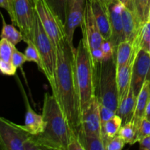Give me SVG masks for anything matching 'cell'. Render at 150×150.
<instances>
[{
    "label": "cell",
    "mask_w": 150,
    "mask_h": 150,
    "mask_svg": "<svg viewBox=\"0 0 150 150\" xmlns=\"http://www.w3.org/2000/svg\"><path fill=\"white\" fill-rule=\"evenodd\" d=\"M16 48V45L4 38L0 40V58L7 62H11L12 55Z\"/></svg>",
    "instance_id": "cell-29"
},
{
    "label": "cell",
    "mask_w": 150,
    "mask_h": 150,
    "mask_svg": "<svg viewBox=\"0 0 150 150\" xmlns=\"http://www.w3.org/2000/svg\"><path fill=\"white\" fill-rule=\"evenodd\" d=\"M101 50L103 54V59H108L114 56V48L111 41L108 40H103L100 46Z\"/></svg>",
    "instance_id": "cell-33"
},
{
    "label": "cell",
    "mask_w": 150,
    "mask_h": 150,
    "mask_svg": "<svg viewBox=\"0 0 150 150\" xmlns=\"http://www.w3.org/2000/svg\"><path fill=\"white\" fill-rule=\"evenodd\" d=\"M42 115L45 122L42 133L35 136L43 149L67 150L70 137L74 134L54 95L44 94ZM76 134V133H75Z\"/></svg>",
    "instance_id": "cell-2"
},
{
    "label": "cell",
    "mask_w": 150,
    "mask_h": 150,
    "mask_svg": "<svg viewBox=\"0 0 150 150\" xmlns=\"http://www.w3.org/2000/svg\"><path fill=\"white\" fill-rule=\"evenodd\" d=\"M123 5L127 7L128 10L134 13V7H133V0H119Z\"/></svg>",
    "instance_id": "cell-39"
},
{
    "label": "cell",
    "mask_w": 150,
    "mask_h": 150,
    "mask_svg": "<svg viewBox=\"0 0 150 150\" xmlns=\"http://www.w3.org/2000/svg\"><path fill=\"white\" fill-rule=\"evenodd\" d=\"M26 100V112L25 114V125L24 127L26 130L33 136H38L42 133L45 127V122L42 114H39L35 112L31 107L30 104L26 99V96L24 95Z\"/></svg>",
    "instance_id": "cell-17"
},
{
    "label": "cell",
    "mask_w": 150,
    "mask_h": 150,
    "mask_svg": "<svg viewBox=\"0 0 150 150\" xmlns=\"http://www.w3.org/2000/svg\"><path fill=\"white\" fill-rule=\"evenodd\" d=\"M26 59L29 62H34L38 64L40 70L42 72V63L41 60L40 56L39 51L38 48L35 46L33 42H29L27 43V47L25 49L24 52Z\"/></svg>",
    "instance_id": "cell-28"
},
{
    "label": "cell",
    "mask_w": 150,
    "mask_h": 150,
    "mask_svg": "<svg viewBox=\"0 0 150 150\" xmlns=\"http://www.w3.org/2000/svg\"><path fill=\"white\" fill-rule=\"evenodd\" d=\"M26 62H27V59H26L25 54L18 51L16 48H15L11 58V62L13 63V65L16 68H18V67H21Z\"/></svg>",
    "instance_id": "cell-34"
},
{
    "label": "cell",
    "mask_w": 150,
    "mask_h": 150,
    "mask_svg": "<svg viewBox=\"0 0 150 150\" xmlns=\"http://www.w3.org/2000/svg\"><path fill=\"white\" fill-rule=\"evenodd\" d=\"M1 18H2L3 26L0 38L7 40L14 45H17L21 41L23 40V35L21 31L17 30L15 27V25L6 23L2 16H1Z\"/></svg>",
    "instance_id": "cell-24"
},
{
    "label": "cell",
    "mask_w": 150,
    "mask_h": 150,
    "mask_svg": "<svg viewBox=\"0 0 150 150\" xmlns=\"http://www.w3.org/2000/svg\"><path fill=\"white\" fill-rule=\"evenodd\" d=\"M16 68L11 62H7L0 58V72L5 76H14L16 73Z\"/></svg>",
    "instance_id": "cell-32"
},
{
    "label": "cell",
    "mask_w": 150,
    "mask_h": 150,
    "mask_svg": "<svg viewBox=\"0 0 150 150\" xmlns=\"http://www.w3.org/2000/svg\"><path fill=\"white\" fill-rule=\"evenodd\" d=\"M138 133L139 127L134 120H132L122 125L118 134L122 138L125 144L133 145L138 142Z\"/></svg>",
    "instance_id": "cell-23"
},
{
    "label": "cell",
    "mask_w": 150,
    "mask_h": 150,
    "mask_svg": "<svg viewBox=\"0 0 150 150\" xmlns=\"http://www.w3.org/2000/svg\"><path fill=\"white\" fill-rule=\"evenodd\" d=\"M133 54V43L128 40L120 42L114 51V57L117 64V71L125 65L131 58Z\"/></svg>",
    "instance_id": "cell-21"
},
{
    "label": "cell",
    "mask_w": 150,
    "mask_h": 150,
    "mask_svg": "<svg viewBox=\"0 0 150 150\" xmlns=\"http://www.w3.org/2000/svg\"><path fill=\"white\" fill-rule=\"evenodd\" d=\"M0 150H43L24 125L0 117Z\"/></svg>",
    "instance_id": "cell-5"
},
{
    "label": "cell",
    "mask_w": 150,
    "mask_h": 150,
    "mask_svg": "<svg viewBox=\"0 0 150 150\" xmlns=\"http://www.w3.org/2000/svg\"><path fill=\"white\" fill-rule=\"evenodd\" d=\"M136 40L139 42L141 49L149 51L150 45V22L147 21L141 29L139 35L136 38Z\"/></svg>",
    "instance_id": "cell-26"
},
{
    "label": "cell",
    "mask_w": 150,
    "mask_h": 150,
    "mask_svg": "<svg viewBox=\"0 0 150 150\" xmlns=\"http://www.w3.org/2000/svg\"><path fill=\"white\" fill-rule=\"evenodd\" d=\"M98 1H101V2H103L106 4H111V3L115 1L116 0H98Z\"/></svg>",
    "instance_id": "cell-41"
},
{
    "label": "cell",
    "mask_w": 150,
    "mask_h": 150,
    "mask_svg": "<svg viewBox=\"0 0 150 150\" xmlns=\"http://www.w3.org/2000/svg\"><path fill=\"white\" fill-rule=\"evenodd\" d=\"M148 52H149V54L150 55V45H149V51H148Z\"/></svg>",
    "instance_id": "cell-43"
},
{
    "label": "cell",
    "mask_w": 150,
    "mask_h": 150,
    "mask_svg": "<svg viewBox=\"0 0 150 150\" xmlns=\"http://www.w3.org/2000/svg\"><path fill=\"white\" fill-rule=\"evenodd\" d=\"M134 13L142 25L148 21L150 9V0H133Z\"/></svg>",
    "instance_id": "cell-25"
},
{
    "label": "cell",
    "mask_w": 150,
    "mask_h": 150,
    "mask_svg": "<svg viewBox=\"0 0 150 150\" xmlns=\"http://www.w3.org/2000/svg\"><path fill=\"white\" fill-rule=\"evenodd\" d=\"M12 17L13 25L17 26L23 35L26 44L34 42L35 9L33 0H11Z\"/></svg>",
    "instance_id": "cell-7"
},
{
    "label": "cell",
    "mask_w": 150,
    "mask_h": 150,
    "mask_svg": "<svg viewBox=\"0 0 150 150\" xmlns=\"http://www.w3.org/2000/svg\"><path fill=\"white\" fill-rule=\"evenodd\" d=\"M35 12L57 53L62 42L66 39L64 23L50 8L45 0H33Z\"/></svg>",
    "instance_id": "cell-8"
},
{
    "label": "cell",
    "mask_w": 150,
    "mask_h": 150,
    "mask_svg": "<svg viewBox=\"0 0 150 150\" xmlns=\"http://www.w3.org/2000/svg\"><path fill=\"white\" fill-rule=\"evenodd\" d=\"M121 14L125 40L133 43L144 25L141 24L136 14L124 5L122 7Z\"/></svg>",
    "instance_id": "cell-16"
},
{
    "label": "cell",
    "mask_w": 150,
    "mask_h": 150,
    "mask_svg": "<svg viewBox=\"0 0 150 150\" xmlns=\"http://www.w3.org/2000/svg\"><path fill=\"white\" fill-rule=\"evenodd\" d=\"M150 101V81H146L144 83L136 99V110L133 120L139 127L141 121L145 116L146 106Z\"/></svg>",
    "instance_id": "cell-19"
},
{
    "label": "cell",
    "mask_w": 150,
    "mask_h": 150,
    "mask_svg": "<svg viewBox=\"0 0 150 150\" xmlns=\"http://www.w3.org/2000/svg\"><path fill=\"white\" fill-rule=\"evenodd\" d=\"M137 97L134 95L130 86L128 93L125 95L122 100L119 103L116 114L120 116L122 121V125L133 120L136 110Z\"/></svg>",
    "instance_id": "cell-18"
},
{
    "label": "cell",
    "mask_w": 150,
    "mask_h": 150,
    "mask_svg": "<svg viewBox=\"0 0 150 150\" xmlns=\"http://www.w3.org/2000/svg\"><path fill=\"white\" fill-rule=\"evenodd\" d=\"M139 149L142 150H150V135L143 138L139 142Z\"/></svg>",
    "instance_id": "cell-37"
},
{
    "label": "cell",
    "mask_w": 150,
    "mask_h": 150,
    "mask_svg": "<svg viewBox=\"0 0 150 150\" xmlns=\"http://www.w3.org/2000/svg\"><path fill=\"white\" fill-rule=\"evenodd\" d=\"M93 67L95 96L101 105H105L116 114L119 98L115 57L103 59Z\"/></svg>",
    "instance_id": "cell-3"
},
{
    "label": "cell",
    "mask_w": 150,
    "mask_h": 150,
    "mask_svg": "<svg viewBox=\"0 0 150 150\" xmlns=\"http://www.w3.org/2000/svg\"><path fill=\"white\" fill-rule=\"evenodd\" d=\"M67 150H84L77 134L74 133L71 136L67 146Z\"/></svg>",
    "instance_id": "cell-35"
},
{
    "label": "cell",
    "mask_w": 150,
    "mask_h": 150,
    "mask_svg": "<svg viewBox=\"0 0 150 150\" xmlns=\"http://www.w3.org/2000/svg\"><path fill=\"white\" fill-rule=\"evenodd\" d=\"M122 125V121L121 117L117 114H114L108 121L102 125L101 136L105 148L110 139L118 134Z\"/></svg>",
    "instance_id": "cell-20"
},
{
    "label": "cell",
    "mask_w": 150,
    "mask_h": 150,
    "mask_svg": "<svg viewBox=\"0 0 150 150\" xmlns=\"http://www.w3.org/2000/svg\"><path fill=\"white\" fill-rule=\"evenodd\" d=\"M100 105V117H101V124L103 125L106 121H108L111 117H112L114 115L115 112L111 111L108 108L105 107V105Z\"/></svg>",
    "instance_id": "cell-36"
},
{
    "label": "cell",
    "mask_w": 150,
    "mask_h": 150,
    "mask_svg": "<svg viewBox=\"0 0 150 150\" xmlns=\"http://www.w3.org/2000/svg\"><path fill=\"white\" fill-rule=\"evenodd\" d=\"M34 26V43L39 51L42 60V73L49 82L53 92L56 88L57 53L36 12Z\"/></svg>",
    "instance_id": "cell-6"
},
{
    "label": "cell",
    "mask_w": 150,
    "mask_h": 150,
    "mask_svg": "<svg viewBox=\"0 0 150 150\" xmlns=\"http://www.w3.org/2000/svg\"><path fill=\"white\" fill-rule=\"evenodd\" d=\"M122 5L123 4L119 0H116L114 2L108 4L111 28V36L110 41L114 46V51H116L120 42L125 40L121 14Z\"/></svg>",
    "instance_id": "cell-13"
},
{
    "label": "cell",
    "mask_w": 150,
    "mask_h": 150,
    "mask_svg": "<svg viewBox=\"0 0 150 150\" xmlns=\"http://www.w3.org/2000/svg\"><path fill=\"white\" fill-rule=\"evenodd\" d=\"M0 8H4L6 10L10 18L12 17L11 0H0Z\"/></svg>",
    "instance_id": "cell-38"
},
{
    "label": "cell",
    "mask_w": 150,
    "mask_h": 150,
    "mask_svg": "<svg viewBox=\"0 0 150 150\" xmlns=\"http://www.w3.org/2000/svg\"><path fill=\"white\" fill-rule=\"evenodd\" d=\"M141 50V49H140ZM140 50L133 47V54L128 62L117 71V89H118L119 103L122 100L125 95L128 93L131 83L132 71L134 64L135 59Z\"/></svg>",
    "instance_id": "cell-14"
},
{
    "label": "cell",
    "mask_w": 150,
    "mask_h": 150,
    "mask_svg": "<svg viewBox=\"0 0 150 150\" xmlns=\"http://www.w3.org/2000/svg\"><path fill=\"white\" fill-rule=\"evenodd\" d=\"M80 26L83 34L82 39L87 45L89 51L100 48L103 38L95 21L90 0L86 1L83 17Z\"/></svg>",
    "instance_id": "cell-9"
},
{
    "label": "cell",
    "mask_w": 150,
    "mask_h": 150,
    "mask_svg": "<svg viewBox=\"0 0 150 150\" xmlns=\"http://www.w3.org/2000/svg\"><path fill=\"white\" fill-rule=\"evenodd\" d=\"M74 57L82 113L95 96L94 67L89 49L82 38L75 48Z\"/></svg>",
    "instance_id": "cell-4"
},
{
    "label": "cell",
    "mask_w": 150,
    "mask_h": 150,
    "mask_svg": "<svg viewBox=\"0 0 150 150\" xmlns=\"http://www.w3.org/2000/svg\"><path fill=\"white\" fill-rule=\"evenodd\" d=\"M77 136L84 150H105L103 142L100 136L86 133L81 129L79 130Z\"/></svg>",
    "instance_id": "cell-22"
},
{
    "label": "cell",
    "mask_w": 150,
    "mask_h": 150,
    "mask_svg": "<svg viewBox=\"0 0 150 150\" xmlns=\"http://www.w3.org/2000/svg\"><path fill=\"white\" fill-rule=\"evenodd\" d=\"M80 129L85 133L95 134L102 138L100 105L96 96L94 97L89 105L82 111Z\"/></svg>",
    "instance_id": "cell-12"
},
{
    "label": "cell",
    "mask_w": 150,
    "mask_h": 150,
    "mask_svg": "<svg viewBox=\"0 0 150 150\" xmlns=\"http://www.w3.org/2000/svg\"><path fill=\"white\" fill-rule=\"evenodd\" d=\"M125 144V142H124L122 138L117 134V136L110 139L105 146V150H120L124 147Z\"/></svg>",
    "instance_id": "cell-30"
},
{
    "label": "cell",
    "mask_w": 150,
    "mask_h": 150,
    "mask_svg": "<svg viewBox=\"0 0 150 150\" xmlns=\"http://www.w3.org/2000/svg\"><path fill=\"white\" fill-rule=\"evenodd\" d=\"M148 80L150 81V55L148 51L141 49L135 59L130 83L133 93L136 97L144 83Z\"/></svg>",
    "instance_id": "cell-11"
},
{
    "label": "cell",
    "mask_w": 150,
    "mask_h": 150,
    "mask_svg": "<svg viewBox=\"0 0 150 150\" xmlns=\"http://www.w3.org/2000/svg\"><path fill=\"white\" fill-rule=\"evenodd\" d=\"M144 117L147 119V120L150 122V101L149 102V103H148L147 106H146V111H145Z\"/></svg>",
    "instance_id": "cell-40"
},
{
    "label": "cell",
    "mask_w": 150,
    "mask_h": 150,
    "mask_svg": "<svg viewBox=\"0 0 150 150\" xmlns=\"http://www.w3.org/2000/svg\"><path fill=\"white\" fill-rule=\"evenodd\" d=\"M148 21L150 22V9H149V18H148Z\"/></svg>",
    "instance_id": "cell-42"
},
{
    "label": "cell",
    "mask_w": 150,
    "mask_h": 150,
    "mask_svg": "<svg viewBox=\"0 0 150 150\" xmlns=\"http://www.w3.org/2000/svg\"><path fill=\"white\" fill-rule=\"evenodd\" d=\"M75 48H72L65 39L57 49L56 88L52 94L57 98L69 127L77 134L81 123V108L75 66Z\"/></svg>",
    "instance_id": "cell-1"
},
{
    "label": "cell",
    "mask_w": 150,
    "mask_h": 150,
    "mask_svg": "<svg viewBox=\"0 0 150 150\" xmlns=\"http://www.w3.org/2000/svg\"><path fill=\"white\" fill-rule=\"evenodd\" d=\"M86 1V0H69L67 2L64 28L66 39L72 48H75L73 45L74 32L81 23Z\"/></svg>",
    "instance_id": "cell-10"
},
{
    "label": "cell",
    "mask_w": 150,
    "mask_h": 150,
    "mask_svg": "<svg viewBox=\"0 0 150 150\" xmlns=\"http://www.w3.org/2000/svg\"><path fill=\"white\" fill-rule=\"evenodd\" d=\"M90 1L95 21L101 35L104 40H110L111 36V28L108 4L98 0Z\"/></svg>",
    "instance_id": "cell-15"
},
{
    "label": "cell",
    "mask_w": 150,
    "mask_h": 150,
    "mask_svg": "<svg viewBox=\"0 0 150 150\" xmlns=\"http://www.w3.org/2000/svg\"><path fill=\"white\" fill-rule=\"evenodd\" d=\"M150 135V122L146 118L144 117L142 120L139 127L138 133V142L143 138Z\"/></svg>",
    "instance_id": "cell-31"
},
{
    "label": "cell",
    "mask_w": 150,
    "mask_h": 150,
    "mask_svg": "<svg viewBox=\"0 0 150 150\" xmlns=\"http://www.w3.org/2000/svg\"><path fill=\"white\" fill-rule=\"evenodd\" d=\"M50 8L59 16L63 23L65 20L66 7L69 0H45Z\"/></svg>",
    "instance_id": "cell-27"
}]
</instances>
